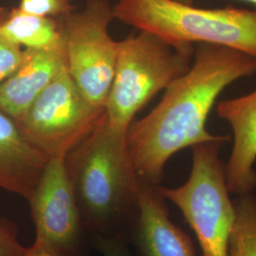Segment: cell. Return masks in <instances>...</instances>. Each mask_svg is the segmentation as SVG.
<instances>
[{"mask_svg":"<svg viewBox=\"0 0 256 256\" xmlns=\"http://www.w3.org/2000/svg\"><path fill=\"white\" fill-rule=\"evenodd\" d=\"M126 133L113 126L104 112L92 133L64 158L84 228L93 238L126 239L135 221L140 178Z\"/></svg>","mask_w":256,"mask_h":256,"instance_id":"cell-2","label":"cell"},{"mask_svg":"<svg viewBox=\"0 0 256 256\" xmlns=\"http://www.w3.org/2000/svg\"><path fill=\"white\" fill-rule=\"evenodd\" d=\"M216 113L234 133V146L225 173L230 194L236 196L256 189V90L220 102Z\"/></svg>","mask_w":256,"mask_h":256,"instance_id":"cell-10","label":"cell"},{"mask_svg":"<svg viewBox=\"0 0 256 256\" xmlns=\"http://www.w3.org/2000/svg\"><path fill=\"white\" fill-rule=\"evenodd\" d=\"M230 140V136H220L191 147L192 169L186 182L176 188L156 185L165 200L182 212L196 236L202 256H230L236 212L220 158L221 146Z\"/></svg>","mask_w":256,"mask_h":256,"instance_id":"cell-5","label":"cell"},{"mask_svg":"<svg viewBox=\"0 0 256 256\" xmlns=\"http://www.w3.org/2000/svg\"><path fill=\"white\" fill-rule=\"evenodd\" d=\"M64 68V46L24 48L18 68L0 84V111L12 119L18 118Z\"/></svg>","mask_w":256,"mask_h":256,"instance_id":"cell-11","label":"cell"},{"mask_svg":"<svg viewBox=\"0 0 256 256\" xmlns=\"http://www.w3.org/2000/svg\"><path fill=\"white\" fill-rule=\"evenodd\" d=\"M25 256H78L59 250L50 246L44 241L36 238L32 246L26 248Z\"/></svg>","mask_w":256,"mask_h":256,"instance_id":"cell-19","label":"cell"},{"mask_svg":"<svg viewBox=\"0 0 256 256\" xmlns=\"http://www.w3.org/2000/svg\"><path fill=\"white\" fill-rule=\"evenodd\" d=\"M0 36L25 48L64 46L61 19L37 16L18 8L0 9Z\"/></svg>","mask_w":256,"mask_h":256,"instance_id":"cell-13","label":"cell"},{"mask_svg":"<svg viewBox=\"0 0 256 256\" xmlns=\"http://www.w3.org/2000/svg\"><path fill=\"white\" fill-rule=\"evenodd\" d=\"M50 158L34 146L0 111V189L28 200Z\"/></svg>","mask_w":256,"mask_h":256,"instance_id":"cell-12","label":"cell"},{"mask_svg":"<svg viewBox=\"0 0 256 256\" xmlns=\"http://www.w3.org/2000/svg\"><path fill=\"white\" fill-rule=\"evenodd\" d=\"M256 74V58L250 55L228 46L196 44L189 70L167 86L149 114L128 128V152L138 178L158 185L176 153L220 138L206 128L218 96L232 82Z\"/></svg>","mask_w":256,"mask_h":256,"instance_id":"cell-1","label":"cell"},{"mask_svg":"<svg viewBox=\"0 0 256 256\" xmlns=\"http://www.w3.org/2000/svg\"><path fill=\"white\" fill-rule=\"evenodd\" d=\"M234 202L236 218L230 240V256H256V196L243 194Z\"/></svg>","mask_w":256,"mask_h":256,"instance_id":"cell-14","label":"cell"},{"mask_svg":"<svg viewBox=\"0 0 256 256\" xmlns=\"http://www.w3.org/2000/svg\"><path fill=\"white\" fill-rule=\"evenodd\" d=\"M114 18L174 46H228L256 58V10L202 9L176 0H117Z\"/></svg>","mask_w":256,"mask_h":256,"instance_id":"cell-3","label":"cell"},{"mask_svg":"<svg viewBox=\"0 0 256 256\" xmlns=\"http://www.w3.org/2000/svg\"><path fill=\"white\" fill-rule=\"evenodd\" d=\"M94 243L104 256H131L126 238L95 236Z\"/></svg>","mask_w":256,"mask_h":256,"instance_id":"cell-18","label":"cell"},{"mask_svg":"<svg viewBox=\"0 0 256 256\" xmlns=\"http://www.w3.org/2000/svg\"><path fill=\"white\" fill-rule=\"evenodd\" d=\"M26 248L19 241L18 225L0 216V256H25Z\"/></svg>","mask_w":256,"mask_h":256,"instance_id":"cell-16","label":"cell"},{"mask_svg":"<svg viewBox=\"0 0 256 256\" xmlns=\"http://www.w3.org/2000/svg\"><path fill=\"white\" fill-rule=\"evenodd\" d=\"M156 185L140 180L133 230L142 256H198L191 238L170 218Z\"/></svg>","mask_w":256,"mask_h":256,"instance_id":"cell-9","label":"cell"},{"mask_svg":"<svg viewBox=\"0 0 256 256\" xmlns=\"http://www.w3.org/2000/svg\"><path fill=\"white\" fill-rule=\"evenodd\" d=\"M28 202L36 238L78 256L86 228L64 158H50Z\"/></svg>","mask_w":256,"mask_h":256,"instance_id":"cell-8","label":"cell"},{"mask_svg":"<svg viewBox=\"0 0 256 256\" xmlns=\"http://www.w3.org/2000/svg\"><path fill=\"white\" fill-rule=\"evenodd\" d=\"M23 54L22 46L0 36V84L18 68Z\"/></svg>","mask_w":256,"mask_h":256,"instance_id":"cell-17","label":"cell"},{"mask_svg":"<svg viewBox=\"0 0 256 256\" xmlns=\"http://www.w3.org/2000/svg\"><path fill=\"white\" fill-rule=\"evenodd\" d=\"M243 1H247L248 3H252V4H254L256 6V0H243Z\"/></svg>","mask_w":256,"mask_h":256,"instance_id":"cell-21","label":"cell"},{"mask_svg":"<svg viewBox=\"0 0 256 256\" xmlns=\"http://www.w3.org/2000/svg\"><path fill=\"white\" fill-rule=\"evenodd\" d=\"M194 45L174 46L140 30L120 41L115 74L104 112L113 126L128 131L138 112L192 64Z\"/></svg>","mask_w":256,"mask_h":256,"instance_id":"cell-4","label":"cell"},{"mask_svg":"<svg viewBox=\"0 0 256 256\" xmlns=\"http://www.w3.org/2000/svg\"><path fill=\"white\" fill-rule=\"evenodd\" d=\"M104 112L86 98L64 68L14 122L48 158H64L92 133Z\"/></svg>","mask_w":256,"mask_h":256,"instance_id":"cell-6","label":"cell"},{"mask_svg":"<svg viewBox=\"0 0 256 256\" xmlns=\"http://www.w3.org/2000/svg\"><path fill=\"white\" fill-rule=\"evenodd\" d=\"M61 19L66 70L86 98L104 108L113 82L119 42L108 30L114 19L108 0H88Z\"/></svg>","mask_w":256,"mask_h":256,"instance_id":"cell-7","label":"cell"},{"mask_svg":"<svg viewBox=\"0 0 256 256\" xmlns=\"http://www.w3.org/2000/svg\"><path fill=\"white\" fill-rule=\"evenodd\" d=\"M176 1L182 2V3L188 4V5H194V0H176Z\"/></svg>","mask_w":256,"mask_h":256,"instance_id":"cell-20","label":"cell"},{"mask_svg":"<svg viewBox=\"0 0 256 256\" xmlns=\"http://www.w3.org/2000/svg\"><path fill=\"white\" fill-rule=\"evenodd\" d=\"M18 9L43 18L60 19L74 10L72 0H20Z\"/></svg>","mask_w":256,"mask_h":256,"instance_id":"cell-15","label":"cell"}]
</instances>
